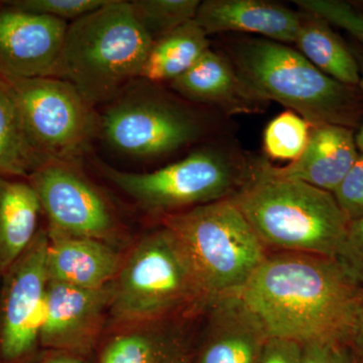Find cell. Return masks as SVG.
I'll use <instances>...</instances> for the list:
<instances>
[{
  "label": "cell",
  "instance_id": "1",
  "mask_svg": "<svg viewBox=\"0 0 363 363\" xmlns=\"http://www.w3.org/2000/svg\"><path fill=\"white\" fill-rule=\"evenodd\" d=\"M359 288L336 259L281 252L267 255L238 294L269 337L346 346Z\"/></svg>",
  "mask_w": 363,
  "mask_h": 363
},
{
  "label": "cell",
  "instance_id": "2",
  "mask_svg": "<svg viewBox=\"0 0 363 363\" xmlns=\"http://www.w3.org/2000/svg\"><path fill=\"white\" fill-rule=\"evenodd\" d=\"M228 59L259 101L279 102L312 126L359 128L363 119L359 86L334 80L289 45L266 39L242 40L231 45Z\"/></svg>",
  "mask_w": 363,
  "mask_h": 363
},
{
  "label": "cell",
  "instance_id": "3",
  "mask_svg": "<svg viewBox=\"0 0 363 363\" xmlns=\"http://www.w3.org/2000/svg\"><path fill=\"white\" fill-rule=\"evenodd\" d=\"M229 199L264 247L283 252L336 259L350 223L332 193L274 178L255 166Z\"/></svg>",
  "mask_w": 363,
  "mask_h": 363
},
{
  "label": "cell",
  "instance_id": "4",
  "mask_svg": "<svg viewBox=\"0 0 363 363\" xmlns=\"http://www.w3.org/2000/svg\"><path fill=\"white\" fill-rule=\"evenodd\" d=\"M152 44L130 1L107 0L69 23L58 78L75 86L92 106L111 104L140 78Z\"/></svg>",
  "mask_w": 363,
  "mask_h": 363
},
{
  "label": "cell",
  "instance_id": "5",
  "mask_svg": "<svg viewBox=\"0 0 363 363\" xmlns=\"http://www.w3.org/2000/svg\"><path fill=\"white\" fill-rule=\"evenodd\" d=\"M162 226L187 255L207 307L240 292L267 255L264 243L229 198L168 214Z\"/></svg>",
  "mask_w": 363,
  "mask_h": 363
},
{
  "label": "cell",
  "instance_id": "6",
  "mask_svg": "<svg viewBox=\"0 0 363 363\" xmlns=\"http://www.w3.org/2000/svg\"><path fill=\"white\" fill-rule=\"evenodd\" d=\"M188 304H202L187 255L162 226L143 238L113 281L111 312L121 323H140Z\"/></svg>",
  "mask_w": 363,
  "mask_h": 363
},
{
  "label": "cell",
  "instance_id": "7",
  "mask_svg": "<svg viewBox=\"0 0 363 363\" xmlns=\"http://www.w3.org/2000/svg\"><path fill=\"white\" fill-rule=\"evenodd\" d=\"M33 152L44 166L79 164L100 135V116L75 86L63 79L0 76Z\"/></svg>",
  "mask_w": 363,
  "mask_h": 363
},
{
  "label": "cell",
  "instance_id": "8",
  "mask_svg": "<svg viewBox=\"0 0 363 363\" xmlns=\"http://www.w3.org/2000/svg\"><path fill=\"white\" fill-rule=\"evenodd\" d=\"M104 175L147 209L171 211L227 199L247 174L233 157L216 149L191 152L185 159L150 173L119 171L100 164Z\"/></svg>",
  "mask_w": 363,
  "mask_h": 363
},
{
  "label": "cell",
  "instance_id": "9",
  "mask_svg": "<svg viewBox=\"0 0 363 363\" xmlns=\"http://www.w3.org/2000/svg\"><path fill=\"white\" fill-rule=\"evenodd\" d=\"M200 121L180 105L155 92L128 89L100 116V135L109 145L136 157L164 156L197 140Z\"/></svg>",
  "mask_w": 363,
  "mask_h": 363
},
{
  "label": "cell",
  "instance_id": "10",
  "mask_svg": "<svg viewBox=\"0 0 363 363\" xmlns=\"http://www.w3.org/2000/svg\"><path fill=\"white\" fill-rule=\"evenodd\" d=\"M28 180L49 221V235L107 241L116 233L111 204L78 164L49 162Z\"/></svg>",
  "mask_w": 363,
  "mask_h": 363
},
{
  "label": "cell",
  "instance_id": "11",
  "mask_svg": "<svg viewBox=\"0 0 363 363\" xmlns=\"http://www.w3.org/2000/svg\"><path fill=\"white\" fill-rule=\"evenodd\" d=\"M48 247L47 231H39L6 272L0 313V351L7 360L23 357L40 340L49 284Z\"/></svg>",
  "mask_w": 363,
  "mask_h": 363
},
{
  "label": "cell",
  "instance_id": "12",
  "mask_svg": "<svg viewBox=\"0 0 363 363\" xmlns=\"http://www.w3.org/2000/svg\"><path fill=\"white\" fill-rule=\"evenodd\" d=\"M68 26L11 6L0 9V76L58 78Z\"/></svg>",
  "mask_w": 363,
  "mask_h": 363
},
{
  "label": "cell",
  "instance_id": "13",
  "mask_svg": "<svg viewBox=\"0 0 363 363\" xmlns=\"http://www.w3.org/2000/svg\"><path fill=\"white\" fill-rule=\"evenodd\" d=\"M113 283L85 290L49 281L40 342L48 347L82 350L90 347L111 306Z\"/></svg>",
  "mask_w": 363,
  "mask_h": 363
},
{
  "label": "cell",
  "instance_id": "14",
  "mask_svg": "<svg viewBox=\"0 0 363 363\" xmlns=\"http://www.w3.org/2000/svg\"><path fill=\"white\" fill-rule=\"evenodd\" d=\"M359 156L355 130L344 126H312L307 147L296 161L274 167L262 160L255 164L267 175L300 181L333 194Z\"/></svg>",
  "mask_w": 363,
  "mask_h": 363
},
{
  "label": "cell",
  "instance_id": "15",
  "mask_svg": "<svg viewBox=\"0 0 363 363\" xmlns=\"http://www.w3.org/2000/svg\"><path fill=\"white\" fill-rule=\"evenodd\" d=\"M208 309L209 321L199 363H259L269 335L240 296L218 298Z\"/></svg>",
  "mask_w": 363,
  "mask_h": 363
},
{
  "label": "cell",
  "instance_id": "16",
  "mask_svg": "<svg viewBox=\"0 0 363 363\" xmlns=\"http://www.w3.org/2000/svg\"><path fill=\"white\" fill-rule=\"evenodd\" d=\"M195 21L207 35L247 33L288 44L295 43L301 13L264 0H206L198 7Z\"/></svg>",
  "mask_w": 363,
  "mask_h": 363
},
{
  "label": "cell",
  "instance_id": "17",
  "mask_svg": "<svg viewBox=\"0 0 363 363\" xmlns=\"http://www.w3.org/2000/svg\"><path fill=\"white\" fill-rule=\"evenodd\" d=\"M121 264V257L106 241L49 235V281L85 290H99L116 281Z\"/></svg>",
  "mask_w": 363,
  "mask_h": 363
},
{
  "label": "cell",
  "instance_id": "18",
  "mask_svg": "<svg viewBox=\"0 0 363 363\" xmlns=\"http://www.w3.org/2000/svg\"><path fill=\"white\" fill-rule=\"evenodd\" d=\"M169 84L184 98L228 113H252L264 104L243 84L230 60L211 49Z\"/></svg>",
  "mask_w": 363,
  "mask_h": 363
},
{
  "label": "cell",
  "instance_id": "19",
  "mask_svg": "<svg viewBox=\"0 0 363 363\" xmlns=\"http://www.w3.org/2000/svg\"><path fill=\"white\" fill-rule=\"evenodd\" d=\"M40 212L28 182L0 176V274H6L35 240Z\"/></svg>",
  "mask_w": 363,
  "mask_h": 363
},
{
  "label": "cell",
  "instance_id": "20",
  "mask_svg": "<svg viewBox=\"0 0 363 363\" xmlns=\"http://www.w3.org/2000/svg\"><path fill=\"white\" fill-rule=\"evenodd\" d=\"M295 44L308 61L329 77L343 84L359 86V66L350 45L324 18L303 11Z\"/></svg>",
  "mask_w": 363,
  "mask_h": 363
},
{
  "label": "cell",
  "instance_id": "21",
  "mask_svg": "<svg viewBox=\"0 0 363 363\" xmlns=\"http://www.w3.org/2000/svg\"><path fill=\"white\" fill-rule=\"evenodd\" d=\"M210 49L208 35L195 20L179 26L150 48L140 78L152 84L173 82Z\"/></svg>",
  "mask_w": 363,
  "mask_h": 363
},
{
  "label": "cell",
  "instance_id": "22",
  "mask_svg": "<svg viewBox=\"0 0 363 363\" xmlns=\"http://www.w3.org/2000/svg\"><path fill=\"white\" fill-rule=\"evenodd\" d=\"M43 166L28 143L13 100L0 82V176L28 178Z\"/></svg>",
  "mask_w": 363,
  "mask_h": 363
},
{
  "label": "cell",
  "instance_id": "23",
  "mask_svg": "<svg viewBox=\"0 0 363 363\" xmlns=\"http://www.w3.org/2000/svg\"><path fill=\"white\" fill-rule=\"evenodd\" d=\"M199 0H133L130 1L136 18L157 40L179 26L195 20Z\"/></svg>",
  "mask_w": 363,
  "mask_h": 363
},
{
  "label": "cell",
  "instance_id": "24",
  "mask_svg": "<svg viewBox=\"0 0 363 363\" xmlns=\"http://www.w3.org/2000/svg\"><path fill=\"white\" fill-rule=\"evenodd\" d=\"M311 130V124L296 112L279 114L264 130L267 156L277 161H296L307 147Z\"/></svg>",
  "mask_w": 363,
  "mask_h": 363
},
{
  "label": "cell",
  "instance_id": "25",
  "mask_svg": "<svg viewBox=\"0 0 363 363\" xmlns=\"http://www.w3.org/2000/svg\"><path fill=\"white\" fill-rule=\"evenodd\" d=\"M161 352L152 336L138 332L125 334L105 348L101 363H160Z\"/></svg>",
  "mask_w": 363,
  "mask_h": 363
},
{
  "label": "cell",
  "instance_id": "26",
  "mask_svg": "<svg viewBox=\"0 0 363 363\" xmlns=\"http://www.w3.org/2000/svg\"><path fill=\"white\" fill-rule=\"evenodd\" d=\"M305 13L316 14L331 25L346 30L352 39L363 45V13L350 2L338 0H297L295 1Z\"/></svg>",
  "mask_w": 363,
  "mask_h": 363
},
{
  "label": "cell",
  "instance_id": "27",
  "mask_svg": "<svg viewBox=\"0 0 363 363\" xmlns=\"http://www.w3.org/2000/svg\"><path fill=\"white\" fill-rule=\"evenodd\" d=\"M106 2L107 0H18L9 2V6L68 23L87 16Z\"/></svg>",
  "mask_w": 363,
  "mask_h": 363
},
{
  "label": "cell",
  "instance_id": "28",
  "mask_svg": "<svg viewBox=\"0 0 363 363\" xmlns=\"http://www.w3.org/2000/svg\"><path fill=\"white\" fill-rule=\"evenodd\" d=\"M341 211L348 221L363 218V154L359 152L357 161L340 185L333 192Z\"/></svg>",
  "mask_w": 363,
  "mask_h": 363
},
{
  "label": "cell",
  "instance_id": "29",
  "mask_svg": "<svg viewBox=\"0 0 363 363\" xmlns=\"http://www.w3.org/2000/svg\"><path fill=\"white\" fill-rule=\"evenodd\" d=\"M336 259L350 279L363 286V218L350 222Z\"/></svg>",
  "mask_w": 363,
  "mask_h": 363
},
{
  "label": "cell",
  "instance_id": "30",
  "mask_svg": "<svg viewBox=\"0 0 363 363\" xmlns=\"http://www.w3.org/2000/svg\"><path fill=\"white\" fill-rule=\"evenodd\" d=\"M302 344L290 339L269 337L259 363H301Z\"/></svg>",
  "mask_w": 363,
  "mask_h": 363
},
{
  "label": "cell",
  "instance_id": "31",
  "mask_svg": "<svg viewBox=\"0 0 363 363\" xmlns=\"http://www.w3.org/2000/svg\"><path fill=\"white\" fill-rule=\"evenodd\" d=\"M355 362L363 363V286H360L355 305L354 316L347 343Z\"/></svg>",
  "mask_w": 363,
  "mask_h": 363
},
{
  "label": "cell",
  "instance_id": "32",
  "mask_svg": "<svg viewBox=\"0 0 363 363\" xmlns=\"http://www.w3.org/2000/svg\"><path fill=\"white\" fill-rule=\"evenodd\" d=\"M335 347L337 346L317 341L302 344L301 363H332Z\"/></svg>",
  "mask_w": 363,
  "mask_h": 363
},
{
  "label": "cell",
  "instance_id": "33",
  "mask_svg": "<svg viewBox=\"0 0 363 363\" xmlns=\"http://www.w3.org/2000/svg\"><path fill=\"white\" fill-rule=\"evenodd\" d=\"M350 47L353 55H354L355 59H357L358 66H359V88L360 90H362L363 95V45L360 44L359 42H357V40L353 39L352 42L350 44ZM355 140H357L358 150H359V152H362L363 154V119L359 128H358L357 133H355Z\"/></svg>",
  "mask_w": 363,
  "mask_h": 363
},
{
  "label": "cell",
  "instance_id": "34",
  "mask_svg": "<svg viewBox=\"0 0 363 363\" xmlns=\"http://www.w3.org/2000/svg\"><path fill=\"white\" fill-rule=\"evenodd\" d=\"M332 363H357L347 346H337L334 350Z\"/></svg>",
  "mask_w": 363,
  "mask_h": 363
},
{
  "label": "cell",
  "instance_id": "35",
  "mask_svg": "<svg viewBox=\"0 0 363 363\" xmlns=\"http://www.w3.org/2000/svg\"><path fill=\"white\" fill-rule=\"evenodd\" d=\"M40 363H83L82 360L73 357H59L51 358V359L45 360Z\"/></svg>",
  "mask_w": 363,
  "mask_h": 363
},
{
  "label": "cell",
  "instance_id": "36",
  "mask_svg": "<svg viewBox=\"0 0 363 363\" xmlns=\"http://www.w3.org/2000/svg\"><path fill=\"white\" fill-rule=\"evenodd\" d=\"M350 4L363 13V2H350Z\"/></svg>",
  "mask_w": 363,
  "mask_h": 363
}]
</instances>
